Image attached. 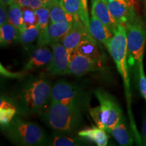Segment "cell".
Masks as SVG:
<instances>
[{
	"mask_svg": "<svg viewBox=\"0 0 146 146\" xmlns=\"http://www.w3.org/2000/svg\"><path fill=\"white\" fill-rule=\"evenodd\" d=\"M17 1L22 7H27L34 10L47 5L41 0H17Z\"/></svg>",
	"mask_w": 146,
	"mask_h": 146,
	"instance_id": "29",
	"label": "cell"
},
{
	"mask_svg": "<svg viewBox=\"0 0 146 146\" xmlns=\"http://www.w3.org/2000/svg\"><path fill=\"white\" fill-rule=\"evenodd\" d=\"M72 23H52L48 26L41 31L37 41V46H49L61 41L63 37L68 33Z\"/></svg>",
	"mask_w": 146,
	"mask_h": 146,
	"instance_id": "9",
	"label": "cell"
},
{
	"mask_svg": "<svg viewBox=\"0 0 146 146\" xmlns=\"http://www.w3.org/2000/svg\"><path fill=\"white\" fill-rule=\"evenodd\" d=\"M125 27L127 35L128 62L132 66L143 60L146 45V18L137 15Z\"/></svg>",
	"mask_w": 146,
	"mask_h": 146,
	"instance_id": "6",
	"label": "cell"
},
{
	"mask_svg": "<svg viewBox=\"0 0 146 146\" xmlns=\"http://www.w3.org/2000/svg\"><path fill=\"white\" fill-rule=\"evenodd\" d=\"M113 18L118 25L125 26L137 15L135 5L127 0H106Z\"/></svg>",
	"mask_w": 146,
	"mask_h": 146,
	"instance_id": "10",
	"label": "cell"
},
{
	"mask_svg": "<svg viewBox=\"0 0 146 146\" xmlns=\"http://www.w3.org/2000/svg\"><path fill=\"white\" fill-rule=\"evenodd\" d=\"M142 133H143V143L146 145V110L143 116V125H142Z\"/></svg>",
	"mask_w": 146,
	"mask_h": 146,
	"instance_id": "32",
	"label": "cell"
},
{
	"mask_svg": "<svg viewBox=\"0 0 146 146\" xmlns=\"http://www.w3.org/2000/svg\"><path fill=\"white\" fill-rule=\"evenodd\" d=\"M52 52L47 46H37L31 53L28 61L24 66V70H33L48 66L52 60Z\"/></svg>",
	"mask_w": 146,
	"mask_h": 146,
	"instance_id": "13",
	"label": "cell"
},
{
	"mask_svg": "<svg viewBox=\"0 0 146 146\" xmlns=\"http://www.w3.org/2000/svg\"><path fill=\"white\" fill-rule=\"evenodd\" d=\"M41 1H43V3H45V4L48 5L49 3H50L51 2V1H52V0H41Z\"/></svg>",
	"mask_w": 146,
	"mask_h": 146,
	"instance_id": "35",
	"label": "cell"
},
{
	"mask_svg": "<svg viewBox=\"0 0 146 146\" xmlns=\"http://www.w3.org/2000/svg\"><path fill=\"white\" fill-rule=\"evenodd\" d=\"M35 13L37 16L38 26L41 30H43L50 23V12L48 5L36 9Z\"/></svg>",
	"mask_w": 146,
	"mask_h": 146,
	"instance_id": "27",
	"label": "cell"
},
{
	"mask_svg": "<svg viewBox=\"0 0 146 146\" xmlns=\"http://www.w3.org/2000/svg\"><path fill=\"white\" fill-rule=\"evenodd\" d=\"M53 57L47 66V72L50 75H64L70 72V54L61 42L52 45Z\"/></svg>",
	"mask_w": 146,
	"mask_h": 146,
	"instance_id": "8",
	"label": "cell"
},
{
	"mask_svg": "<svg viewBox=\"0 0 146 146\" xmlns=\"http://www.w3.org/2000/svg\"><path fill=\"white\" fill-rule=\"evenodd\" d=\"M1 129L5 136L14 144L26 146L47 145L48 138L45 131L33 122L16 117Z\"/></svg>",
	"mask_w": 146,
	"mask_h": 146,
	"instance_id": "4",
	"label": "cell"
},
{
	"mask_svg": "<svg viewBox=\"0 0 146 146\" xmlns=\"http://www.w3.org/2000/svg\"><path fill=\"white\" fill-rule=\"evenodd\" d=\"M127 1H129V2H131V3H133V4L135 5V0H127Z\"/></svg>",
	"mask_w": 146,
	"mask_h": 146,
	"instance_id": "37",
	"label": "cell"
},
{
	"mask_svg": "<svg viewBox=\"0 0 146 146\" xmlns=\"http://www.w3.org/2000/svg\"><path fill=\"white\" fill-rule=\"evenodd\" d=\"M74 52H77L94 60L102 68L103 56L98 47V41L91 34L80 43Z\"/></svg>",
	"mask_w": 146,
	"mask_h": 146,
	"instance_id": "15",
	"label": "cell"
},
{
	"mask_svg": "<svg viewBox=\"0 0 146 146\" xmlns=\"http://www.w3.org/2000/svg\"><path fill=\"white\" fill-rule=\"evenodd\" d=\"M90 34L89 29L81 20H75L60 42L71 54Z\"/></svg>",
	"mask_w": 146,
	"mask_h": 146,
	"instance_id": "11",
	"label": "cell"
},
{
	"mask_svg": "<svg viewBox=\"0 0 146 146\" xmlns=\"http://www.w3.org/2000/svg\"><path fill=\"white\" fill-rule=\"evenodd\" d=\"M17 1V0H0V3L1 4L6 5V6H9L12 3Z\"/></svg>",
	"mask_w": 146,
	"mask_h": 146,
	"instance_id": "34",
	"label": "cell"
},
{
	"mask_svg": "<svg viewBox=\"0 0 146 146\" xmlns=\"http://www.w3.org/2000/svg\"><path fill=\"white\" fill-rule=\"evenodd\" d=\"M41 29L39 26L30 27V28L25 29L22 31H20L18 41L23 43V45H29L31 43L39 37Z\"/></svg>",
	"mask_w": 146,
	"mask_h": 146,
	"instance_id": "25",
	"label": "cell"
},
{
	"mask_svg": "<svg viewBox=\"0 0 146 146\" xmlns=\"http://www.w3.org/2000/svg\"><path fill=\"white\" fill-rule=\"evenodd\" d=\"M82 2H83V6H84V10H85V16H86L88 20L90 19L89 16V9H88V0H81Z\"/></svg>",
	"mask_w": 146,
	"mask_h": 146,
	"instance_id": "33",
	"label": "cell"
},
{
	"mask_svg": "<svg viewBox=\"0 0 146 146\" xmlns=\"http://www.w3.org/2000/svg\"><path fill=\"white\" fill-rule=\"evenodd\" d=\"M0 72L1 74L3 76L11 78H24L25 76L27 74V71L25 70V72H12L7 70L5 67H3L2 64H0Z\"/></svg>",
	"mask_w": 146,
	"mask_h": 146,
	"instance_id": "30",
	"label": "cell"
},
{
	"mask_svg": "<svg viewBox=\"0 0 146 146\" xmlns=\"http://www.w3.org/2000/svg\"><path fill=\"white\" fill-rule=\"evenodd\" d=\"M106 48L114 60L116 68L120 73L125 88V94L127 98L128 114H129L130 127L133 131V135L137 143L139 145L143 143L142 138L137 129L134 116L131 110V94L130 87V77L129 72V62H128L127 42L126 29L124 25H118L113 36L106 45Z\"/></svg>",
	"mask_w": 146,
	"mask_h": 146,
	"instance_id": "2",
	"label": "cell"
},
{
	"mask_svg": "<svg viewBox=\"0 0 146 146\" xmlns=\"http://www.w3.org/2000/svg\"><path fill=\"white\" fill-rule=\"evenodd\" d=\"M83 110L74 104L50 102L41 116L45 123L54 130L71 133L76 130L82 123Z\"/></svg>",
	"mask_w": 146,
	"mask_h": 146,
	"instance_id": "3",
	"label": "cell"
},
{
	"mask_svg": "<svg viewBox=\"0 0 146 146\" xmlns=\"http://www.w3.org/2000/svg\"><path fill=\"white\" fill-rule=\"evenodd\" d=\"M91 15L96 16L114 33L118 25L110 12L106 0H96L91 3Z\"/></svg>",
	"mask_w": 146,
	"mask_h": 146,
	"instance_id": "14",
	"label": "cell"
},
{
	"mask_svg": "<svg viewBox=\"0 0 146 146\" xmlns=\"http://www.w3.org/2000/svg\"><path fill=\"white\" fill-rule=\"evenodd\" d=\"M110 133L112 134L120 145L129 146L133 145V139L135 138L133 131L128 129L123 118H121L119 123L113 128Z\"/></svg>",
	"mask_w": 146,
	"mask_h": 146,
	"instance_id": "18",
	"label": "cell"
},
{
	"mask_svg": "<svg viewBox=\"0 0 146 146\" xmlns=\"http://www.w3.org/2000/svg\"><path fill=\"white\" fill-rule=\"evenodd\" d=\"M96 1V0H91V3H93V2H94V1Z\"/></svg>",
	"mask_w": 146,
	"mask_h": 146,
	"instance_id": "38",
	"label": "cell"
},
{
	"mask_svg": "<svg viewBox=\"0 0 146 146\" xmlns=\"http://www.w3.org/2000/svg\"><path fill=\"white\" fill-rule=\"evenodd\" d=\"M101 68L94 60L77 52L70 54L69 74L81 76Z\"/></svg>",
	"mask_w": 146,
	"mask_h": 146,
	"instance_id": "12",
	"label": "cell"
},
{
	"mask_svg": "<svg viewBox=\"0 0 146 146\" xmlns=\"http://www.w3.org/2000/svg\"><path fill=\"white\" fill-rule=\"evenodd\" d=\"M52 87L45 78H28L16 91L12 101L21 114H41L50 101Z\"/></svg>",
	"mask_w": 146,
	"mask_h": 146,
	"instance_id": "1",
	"label": "cell"
},
{
	"mask_svg": "<svg viewBox=\"0 0 146 146\" xmlns=\"http://www.w3.org/2000/svg\"><path fill=\"white\" fill-rule=\"evenodd\" d=\"M89 30L97 41L104 45H107L114 35L106 26L94 15H91L89 19Z\"/></svg>",
	"mask_w": 146,
	"mask_h": 146,
	"instance_id": "16",
	"label": "cell"
},
{
	"mask_svg": "<svg viewBox=\"0 0 146 146\" xmlns=\"http://www.w3.org/2000/svg\"><path fill=\"white\" fill-rule=\"evenodd\" d=\"M107 131L97 126L88 129H83L78 133V135L85 141H89L96 143L98 146L108 145L109 137Z\"/></svg>",
	"mask_w": 146,
	"mask_h": 146,
	"instance_id": "17",
	"label": "cell"
},
{
	"mask_svg": "<svg viewBox=\"0 0 146 146\" xmlns=\"http://www.w3.org/2000/svg\"><path fill=\"white\" fill-rule=\"evenodd\" d=\"M86 141L81 137L79 139L72 138L70 137L55 135L51 138H48L47 145L52 146H78L83 145Z\"/></svg>",
	"mask_w": 146,
	"mask_h": 146,
	"instance_id": "24",
	"label": "cell"
},
{
	"mask_svg": "<svg viewBox=\"0 0 146 146\" xmlns=\"http://www.w3.org/2000/svg\"><path fill=\"white\" fill-rule=\"evenodd\" d=\"M8 11L6 5H0V26L8 23Z\"/></svg>",
	"mask_w": 146,
	"mask_h": 146,
	"instance_id": "31",
	"label": "cell"
},
{
	"mask_svg": "<svg viewBox=\"0 0 146 146\" xmlns=\"http://www.w3.org/2000/svg\"><path fill=\"white\" fill-rule=\"evenodd\" d=\"M20 31L8 23L0 26V43L1 46L10 45L14 41L18 40Z\"/></svg>",
	"mask_w": 146,
	"mask_h": 146,
	"instance_id": "22",
	"label": "cell"
},
{
	"mask_svg": "<svg viewBox=\"0 0 146 146\" xmlns=\"http://www.w3.org/2000/svg\"><path fill=\"white\" fill-rule=\"evenodd\" d=\"M143 3V6H144V9H145V11L146 12V0H142Z\"/></svg>",
	"mask_w": 146,
	"mask_h": 146,
	"instance_id": "36",
	"label": "cell"
},
{
	"mask_svg": "<svg viewBox=\"0 0 146 146\" xmlns=\"http://www.w3.org/2000/svg\"><path fill=\"white\" fill-rule=\"evenodd\" d=\"M50 12V22L52 23H73L75 21L74 17L66 12L60 0H52L48 4Z\"/></svg>",
	"mask_w": 146,
	"mask_h": 146,
	"instance_id": "20",
	"label": "cell"
},
{
	"mask_svg": "<svg viewBox=\"0 0 146 146\" xmlns=\"http://www.w3.org/2000/svg\"><path fill=\"white\" fill-rule=\"evenodd\" d=\"M143 60L139 61L137 64L139 76V87L141 96L146 101V75L143 67Z\"/></svg>",
	"mask_w": 146,
	"mask_h": 146,
	"instance_id": "28",
	"label": "cell"
},
{
	"mask_svg": "<svg viewBox=\"0 0 146 146\" xmlns=\"http://www.w3.org/2000/svg\"><path fill=\"white\" fill-rule=\"evenodd\" d=\"M94 94L100 106L91 108L89 113L97 126L110 133L123 118L122 110L114 97L104 89H96Z\"/></svg>",
	"mask_w": 146,
	"mask_h": 146,
	"instance_id": "5",
	"label": "cell"
},
{
	"mask_svg": "<svg viewBox=\"0 0 146 146\" xmlns=\"http://www.w3.org/2000/svg\"><path fill=\"white\" fill-rule=\"evenodd\" d=\"M89 101L86 92L75 84L60 80L52 85L50 102L74 104L85 109L88 105Z\"/></svg>",
	"mask_w": 146,
	"mask_h": 146,
	"instance_id": "7",
	"label": "cell"
},
{
	"mask_svg": "<svg viewBox=\"0 0 146 146\" xmlns=\"http://www.w3.org/2000/svg\"><path fill=\"white\" fill-rule=\"evenodd\" d=\"M17 112L16 105L10 101L1 98L0 102V124L1 127H5L15 118Z\"/></svg>",
	"mask_w": 146,
	"mask_h": 146,
	"instance_id": "21",
	"label": "cell"
},
{
	"mask_svg": "<svg viewBox=\"0 0 146 146\" xmlns=\"http://www.w3.org/2000/svg\"><path fill=\"white\" fill-rule=\"evenodd\" d=\"M9 23L16 27L20 31L24 30L22 6L18 1L12 3L8 6Z\"/></svg>",
	"mask_w": 146,
	"mask_h": 146,
	"instance_id": "23",
	"label": "cell"
},
{
	"mask_svg": "<svg viewBox=\"0 0 146 146\" xmlns=\"http://www.w3.org/2000/svg\"><path fill=\"white\" fill-rule=\"evenodd\" d=\"M22 10H23L24 29L38 26V20L35 10L27 7H22Z\"/></svg>",
	"mask_w": 146,
	"mask_h": 146,
	"instance_id": "26",
	"label": "cell"
},
{
	"mask_svg": "<svg viewBox=\"0 0 146 146\" xmlns=\"http://www.w3.org/2000/svg\"><path fill=\"white\" fill-rule=\"evenodd\" d=\"M60 2L67 13L72 16L75 20H81L89 29V20L85 16L81 0H60Z\"/></svg>",
	"mask_w": 146,
	"mask_h": 146,
	"instance_id": "19",
	"label": "cell"
}]
</instances>
